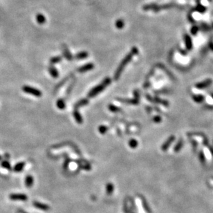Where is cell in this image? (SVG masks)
Wrapping results in <instances>:
<instances>
[{
  "label": "cell",
  "instance_id": "6da1fadb",
  "mask_svg": "<svg viewBox=\"0 0 213 213\" xmlns=\"http://www.w3.org/2000/svg\"><path fill=\"white\" fill-rule=\"evenodd\" d=\"M138 48H137L136 47H133L132 48V50H131L130 53H129V54H127L126 56H125V58L122 60L121 63L120 64V65L118 66V69H117L116 71V73H115L114 79L116 80H117L119 78H120V75H121V73H122V71H123L124 68H125V66H126L127 64H128L131 60H132L134 55H137L138 54Z\"/></svg>",
  "mask_w": 213,
  "mask_h": 213
},
{
  "label": "cell",
  "instance_id": "7a4b0ae2",
  "mask_svg": "<svg viewBox=\"0 0 213 213\" xmlns=\"http://www.w3.org/2000/svg\"><path fill=\"white\" fill-rule=\"evenodd\" d=\"M112 80L110 78H106L105 80H103V83H100V85H98V86L94 87L93 89H92L91 91H89V93H88V97L89 98H93L98 94L99 93H100L101 91H103L105 89V87L109 86V85H110Z\"/></svg>",
  "mask_w": 213,
  "mask_h": 213
},
{
  "label": "cell",
  "instance_id": "3957f363",
  "mask_svg": "<svg viewBox=\"0 0 213 213\" xmlns=\"http://www.w3.org/2000/svg\"><path fill=\"white\" fill-rule=\"evenodd\" d=\"M22 90L25 93H29V94H32L36 97H41L42 96V92L38 89L34 88L30 86H24L22 87Z\"/></svg>",
  "mask_w": 213,
  "mask_h": 213
},
{
  "label": "cell",
  "instance_id": "277c9868",
  "mask_svg": "<svg viewBox=\"0 0 213 213\" xmlns=\"http://www.w3.org/2000/svg\"><path fill=\"white\" fill-rule=\"evenodd\" d=\"M9 198L13 201H23L27 200L28 197L24 194H11L9 196Z\"/></svg>",
  "mask_w": 213,
  "mask_h": 213
},
{
  "label": "cell",
  "instance_id": "5b68a950",
  "mask_svg": "<svg viewBox=\"0 0 213 213\" xmlns=\"http://www.w3.org/2000/svg\"><path fill=\"white\" fill-rule=\"evenodd\" d=\"M146 97L147 98V100H150V102L163 104V105H165V106H167V105H168V103H167V101H165V100H161V99L157 98V97H156V98H152V97H151V95H148V94L146 95Z\"/></svg>",
  "mask_w": 213,
  "mask_h": 213
},
{
  "label": "cell",
  "instance_id": "8992f818",
  "mask_svg": "<svg viewBox=\"0 0 213 213\" xmlns=\"http://www.w3.org/2000/svg\"><path fill=\"white\" fill-rule=\"evenodd\" d=\"M33 205L35 208H38V209L42 210L47 211L50 209L49 206L46 205V204H42V203L38 202V201H35V202H33Z\"/></svg>",
  "mask_w": 213,
  "mask_h": 213
},
{
  "label": "cell",
  "instance_id": "52a82bcc",
  "mask_svg": "<svg viewBox=\"0 0 213 213\" xmlns=\"http://www.w3.org/2000/svg\"><path fill=\"white\" fill-rule=\"evenodd\" d=\"M174 139H175V137L174 136H171L168 139H167L166 141L164 142L163 144L162 147H161V149L163 151H166L167 150V149L169 148V147L170 146L171 144L172 143V142H174Z\"/></svg>",
  "mask_w": 213,
  "mask_h": 213
},
{
  "label": "cell",
  "instance_id": "ba28073f",
  "mask_svg": "<svg viewBox=\"0 0 213 213\" xmlns=\"http://www.w3.org/2000/svg\"><path fill=\"white\" fill-rule=\"evenodd\" d=\"M94 67V65L92 63H88L87 65H84V66L81 67L80 68L78 69V71L80 72V73H84V72H86L88 71H90V70H92Z\"/></svg>",
  "mask_w": 213,
  "mask_h": 213
},
{
  "label": "cell",
  "instance_id": "9c48e42d",
  "mask_svg": "<svg viewBox=\"0 0 213 213\" xmlns=\"http://www.w3.org/2000/svg\"><path fill=\"white\" fill-rule=\"evenodd\" d=\"M118 100L121 103H125L127 104H132V105H138L139 103V101L136 99H132V100H128V99H122V98H118Z\"/></svg>",
  "mask_w": 213,
  "mask_h": 213
},
{
  "label": "cell",
  "instance_id": "30bf717a",
  "mask_svg": "<svg viewBox=\"0 0 213 213\" xmlns=\"http://www.w3.org/2000/svg\"><path fill=\"white\" fill-rule=\"evenodd\" d=\"M33 182H34V180H33V177H32V176L28 175L26 177V179H25V184H26V187H31V186L33 185Z\"/></svg>",
  "mask_w": 213,
  "mask_h": 213
},
{
  "label": "cell",
  "instance_id": "8fae6325",
  "mask_svg": "<svg viewBox=\"0 0 213 213\" xmlns=\"http://www.w3.org/2000/svg\"><path fill=\"white\" fill-rule=\"evenodd\" d=\"M212 83V81L211 80H205V81L202 82V83L198 84V85H197V87L199 89L205 88V87H208V85H210V84Z\"/></svg>",
  "mask_w": 213,
  "mask_h": 213
},
{
  "label": "cell",
  "instance_id": "7c38bea8",
  "mask_svg": "<svg viewBox=\"0 0 213 213\" xmlns=\"http://www.w3.org/2000/svg\"><path fill=\"white\" fill-rule=\"evenodd\" d=\"M88 103H89V101H88V100H87V99H83V100H80V101H78V103H75V109L76 110V109H78V107L85 106V105H87Z\"/></svg>",
  "mask_w": 213,
  "mask_h": 213
},
{
  "label": "cell",
  "instance_id": "4fadbf2b",
  "mask_svg": "<svg viewBox=\"0 0 213 213\" xmlns=\"http://www.w3.org/2000/svg\"><path fill=\"white\" fill-rule=\"evenodd\" d=\"M73 116H74V118L78 123L81 124L82 122H83V118H82L81 115L80 114L79 112H78L76 110L73 112Z\"/></svg>",
  "mask_w": 213,
  "mask_h": 213
},
{
  "label": "cell",
  "instance_id": "5bb4252c",
  "mask_svg": "<svg viewBox=\"0 0 213 213\" xmlns=\"http://www.w3.org/2000/svg\"><path fill=\"white\" fill-rule=\"evenodd\" d=\"M25 166V163L24 162H20L18 163L17 164H16L15 166L14 167V170L15 172H20L24 169Z\"/></svg>",
  "mask_w": 213,
  "mask_h": 213
},
{
  "label": "cell",
  "instance_id": "9a60e30c",
  "mask_svg": "<svg viewBox=\"0 0 213 213\" xmlns=\"http://www.w3.org/2000/svg\"><path fill=\"white\" fill-rule=\"evenodd\" d=\"M87 57H88V53L86 51L80 52V53H78V54H76V55H75V58L79 60L85 59V58H87Z\"/></svg>",
  "mask_w": 213,
  "mask_h": 213
},
{
  "label": "cell",
  "instance_id": "2e32d148",
  "mask_svg": "<svg viewBox=\"0 0 213 213\" xmlns=\"http://www.w3.org/2000/svg\"><path fill=\"white\" fill-rule=\"evenodd\" d=\"M48 70H49V73H51V75L53 77V78H58L59 74H58V70H57L55 67H50Z\"/></svg>",
  "mask_w": 213,
  "mask_h": 213
},
{
  "label": "cell",
  "instance_id": "e0dca14e",
  "mask_svg": "<svg viewBox=\"0 0 213 213\" xmlns=\"http://www.w3.org/2000/svg\"><path fill=\"white\" fill-rule=\"evenodd\" d=\"M64 55H65V58H67V60H71L73 59V57H72V55L71 54L69 49L67 47H64Z\"/></svg>",
  "mask_w": 213,
  "mask_h": 213
},
{
  "label": "cell",
  "instance_id": "ac0fdd59",
  "mask_svg": "<svg viewBox=\"0 0 213 213\" xmlns=\"http://www.w3.org/2000/svg\"><path fill=\"white\" fill-rule=\"evenodd\" d=\"M114 185L111 183H109L107 184L106 185V192L108 194H111L113 193L114 192Z\"/></svg>",
  "mask_w": 213,
  "mask_h": 213
},
{
  "label": "cell",
  "instance_id": "d6986e66",
  "mask_svg": "<svg viewBox=\"0 0 213 213\" xmlns=\"http://www.w3.org/2000/svg\"><path fill=\"white\" fill-rule=\"evenodd\" d=\"M115 25H116V27L117 28H118V29H121V28H123L124 26H125V23H124L123 20L120 19H118L116 22Z\"/></svg>",
  "mask_w": 213,
  "mask_h": 213
},
{
  "label": "cell",
  "instance_id": "ffe728a7",
  "mask_svg": "<svg viewBox=\"0 0 213 213\" xmlns=\"http://www.w3.org/2000/svg\"><path fill=\"white\" fill-rule=\"evenodd\" d=\"M57 107L60 109V110H64L66 107V105H65V101L62 99H60L57 101Z\"/></svg>",
  "mask_w": 213,
  "mask_h": 213
},
{
  "label": "cell",
  "instance_id": "44dd1931",
  "mask_svg": "<svg viewBox=\"0 0 213 213\" xmlns=\"http://www.w3.org/2000/svg\"><path fill=\"white\" fill-rule=\"evenodd\" d=\"M37 21H38V22L39 23V24H42L45 22V21H46V19H45L44 16L43 15L38 14V15H37Z\"/></svg>",
  "mask_w": 213,
  "mask_h": 213
},
{
  "label": "cell",
  "instance_id": "7402d4cb",
  "mask_svg": "<svg viewBox=\"0 0 213 213\" xmlns=\"http://www.w3.org/2000/svg\"><path fill=\"white\" fill-rule=\"evenodd\" d=\"M157 6V5L156 4H147V5H145V6H143V10L144 11H149V10H151V9H154Z\"/></svg>",
  "mask_w": 213,
  "mask_h": 213
},
{
  "label": "cell",
  "instance_id": "603a6c76",
  "mask_svg": "<svg viewBox=\"0 0 213 213\" xmlns=\"http://www.w3.org/2000/svg\"><path fill=\"white\" fill-rule=\"evenodd\" d=\"M204 154H205L206 158L208 160H210V159H212V154H211V152H210L209 149L205 147V148L204 149Z\"/></svg>",
  "mask_w": 213,
  "mask_h": 213
},
{
  "label": "cell",
  "instance_id": "cb8c5ba5",
  "mask_svg": "<svg viewBox=\"0 0 213 213\" xmlns=\"http://www.w3.org/2000/svg\"><path fill=\"white\" fill-rule=\"evenodd\" d=\"M129 145H130V147H132V148H136L137 146H138V142L135 139H131L130 142H129Z\"/></svg>",
  "mask_w": 213,
  "mask_h": 213
},
{
  "label": "cell",
  "instance_id": "d4e9b609",
  "mask_svg": "<svg viewBox=\"0 0 213 213\" xmlns=\"http://www.w3.org/2000/svg\"><path fill=\"white\" fill-rule=\"evenodd\" d=\"M62 60V58L60 56H57V57H53L52 58L51 60H50V62H51V64H56L60 62V61Z\"/></svg>",
  "mask_w": 213,
  "mask_h": 213
},
{
  "label": "cell",
  "instance_id": "484cf974",
  "mask_svg": "<svg viewBox=\"0 0 213 213\" xmlns=\"http://www.w3.org/2000/svg\"><path fill=\"white\" fill-rule=\"evenodd\" d=\"M136 204H137V206H138V210H139V211H140V212L144 213L143 207H142V204L141 203V201H140V199H136Z\"/></svg>",
  "mask_w": 213,
  "mask_h": 213
},
{
  "label": "cell",
  "instance_id": "4316f807",
  "mask_svg": "<svg viewBox=\"0 0 213 213\" xmlns=\"http://www.w3.org/2000/svg\"><path fill=\"white\" fill-rule=\"evenodd\" d=\"M107 130H108V128H107V127L105 126V125H101V126L99 127V128H98L99 132L102 134L106 133V132H107Z\"/></svg>",
  "mask_w": 213,
  "mask_h": 213
},
{
  "label": "cell",
  "instance_id": "83f0119b",
  "mask_svg": "<svg viewBox=\"0 0 213 213\" xmlns=\"http://www.w3.org/2000/svg\"><path fill=\"white\" fill-rule=\"evenodd\" d=\"M109 110H110L111 112H120V109H119L118 107H116L115 105H109Z\"/></svg>",
  "mask_w": 213,
  "mask_h": 213
},
{
  "label": "cell",
  "instance_id": "f1b7e54d",
  "mask_svg": "<svg viewBox=\"0 0 213 213\" xmlns=\"http://www.w3.org/2000/svg\"><path fill=\"white\" fill-rule=\"evenodd\" d=\"M1 166H2L3 167H4V168L7 169V170H11V165H10L9 163H8V161H3L2 163H1Z\"/></svg>",
  "mask_w": 213,
  "mask_h": 213
},
{
  "label": "cell",
  "instance_id": "f546056e",
  "mask_svg": "<svg viewBox=\"0 0 213 213\" xmlns=\"http://www.w3.org/2000/svg\"><path fill=\"white\" fill-rule=\"evenodd\" d=\"M182 145H183V142H182V140H180L179 142L177 143V145H176V147H174V151H175L176 152H179V150H180V149L182 147Z\"/></svg>",
  "mask_w": 213,
  "mask_h": 213
},
{
  "label": "cell",
  "instance_id": "4dcf8cb0",
  "mask_svg": "<svg viewBox=\"0 0 213 213\" xmlns=\"http://www.w3.org/2000/svg\"><path fill=\"white\" fill-rule=\"evenodd\" d=\"M153 121L157 122V123H159V122L161 121V118L159 116H156L153 118Z\"/></svg>",
  "mask_w": 213,
  "mask_h": 213
},
{
  "label": "cell",
  "instance_id": "1f68e13d",
  "mask_svg": "<svg viewBox=\"0 0 213 213\" xmlns=\"http://www.w3.org/2000/svg\"><path fill=\"white\" fill-rule=\"evenodd\" d=\"M206 101H207V103L210 104V105H213V98L212 97L208 96L207 98H206Z\"/></svg>",
  "mask_w": 213,
  "mask_h": 213
},
{
  "label": "cell",
  "instance_id": "d6a6232c",
  "mask_svg": "<svg viewBox=\"0 0 213 213\" xmlns=\"http://www.w3.org/2000/svg\"><path fill=\"white\" fill-rule=\"evenodd\" d=\"M185 42H186V45H187V48H190L191 46V43H190V39H189V38H187V37H185Z\"/></svg>",
  "mask_w": 213,
  "mask_h": 213
},
{
  "label": "cell",
  "instance_id": "836d02e7",
  "mask_svg": "<svg viewBox=\"0 0 213 213\" xmlns=\"http://www.w3.org/2000/svg\"><path fill=\"white\" fill-rule=\"evenodd\" d=\"M134 99H136V100H138L139 97H140V95H139V92L137 91V90H135L134 91Z\"/></svg>",
  "mask_w": 213,
  "mask_h": 213
}]
</instances>
